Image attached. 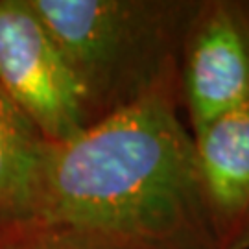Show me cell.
Listing matches in <instances>:
<instances>
[{
  "label": "cell",
  "instance_id": "cell-5",
  "mask_svg": "<svg viewBox=\"0 0 249 249\" xmlns=\"http://www.w3.org/2000/svg\"><path fill=\"white\" fill-rule=\"evenodd\" d=\"M216 249H249V104L194 137Z\"/></svg>",
  "mask_w": 249,
  "mask_h": 249
},
{
  "label": "cell",
  "instance_id": "cell-3",
  "mask_svg": "<svg viewBox=\"0 0 249 249\" xmlns=\"http://www.w3.org/2000/svg\"><path fill=\"white\" fill-rule=\"evenodd\" d=\"M0 90L45 142L90 124L80 83L30 0H0Z\"/></svg>",
  "mask_w": 249,
  "mask_h": 249
},
{
  "label": "cell",
  "instance_id": "cell-7",
  "mask_svg": "<svg viewBox=\"0 0 249 249\" xmlns=\"http://www.w3.org/2000/svg\"><path fill=\"white\" fill-rule=\"evenodd\" d=\"M15 249H107L80 234L28 220V238Z\"/></svg>",
  "mask_w": 249,
  "mask_h": 249
},
{
  "label": "cell",
  "instance_id": "cell-1",
  "mask_svg": "<svg viewBox=\"0 0 249 249\" xmlns=\"http://www.w3.org/2000/svg\"><path fill=\"white\" fill-rule=\"evenodd\" d=\"M28 220L107 249H216L179 83L43 142Z\"/></svg>",
  "mask_w": 249,
  "mask_h": 249
},
{
  "label": "cell",
  "instance_id": "cell-6",
  "mask_svg": "<svg viewBox=\"0 0 249 249\" xmlns=\"http://www.w3.org/2000/svg\"><path fill=\"white\" fill-rule=\"evenodd\" d=\"M43 139L0 90V216L24 222L32 213Z\"/></svg>",
  "mask_w": 249,
  "mask_h": 249
},
{
  "label": "cell",
  "instance_id": "cell-2",
  "mask_svg": "<svg viewBox=\"0 0 249 249\" xmlns=\"http://www.w3.org/2000/svg\"><path fill=\"white\" fill-rule=\"evenodd\" d=\"M197 2L30 0V6L74 72L94 124L179 83L183 41Z\"/></svg>",
  "mask_w": 249,
  "mask_h": 249
},
{
  "label": "cell",
  "instance_id": "cell-4",
  "mask_svg": "<svg viewBox=\"0 0 249 249\" xmlns=\"http://www.w3.org/2000/svg\"><path fill=\"white\" fill-rule=\"evenodd\" d=\"M179 100L192 137L249 104V0H199L179 59Z\"/></svg>",
  "mask_w": 249,
  "mask_h": 249
}]
</instances>
